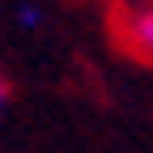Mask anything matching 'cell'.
<instances>
[{
	"instance_id": "3",
	"label": "cell",
	"mask_w": 153,
	"mask_h": 153,
	"mask_svg": "<svg viewBox=\"0 0 153 153\" xmlns=\"http://www.w3.org/2000/svg\"><path fill=\"white\" fill-rule=\"evenodd\" d=\"M9 106V81H4V72H0V111Z\"/></svg>"
},
{
	"instance_id": "1",
	"label": "cell",
	"mask_w": 153,
	"mask_h": 153,
	"mask_svg": "<svg viewBox=\"0 0 153 153\" xmlns=\"http://www.w3.org/2000/svg\"><path fill=\"white\" fill-rule=\"evenodd\" d=\"M111 4H115V34H119V43L136 60L153 64V0H111Z\"/></svg>"
},
{
	"instance_id": "2",
	"label": "cell",
	"mask_w": 153,
	"mask_h": 153,
	"mask_svg": "<svg viewBox=\"0 0 153 153\" xmlns=\"http://www.w3.org/2000/svg\"><path fill=\"white\" fill-rule=\"evenodd\" d=\"M17 17H22V26H30V30L38 26V9H34V4H22V13H17Z\"/></svg>"
}]
</instances>
